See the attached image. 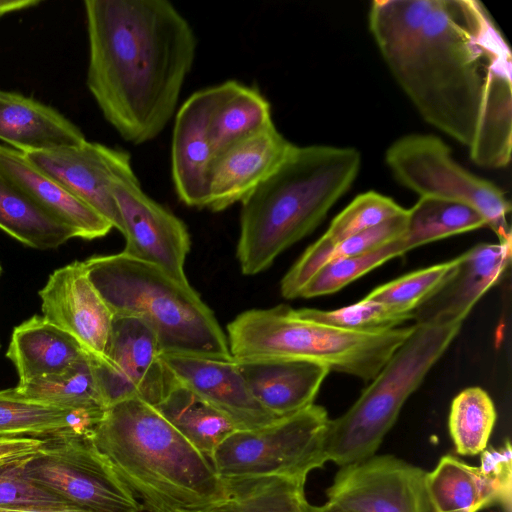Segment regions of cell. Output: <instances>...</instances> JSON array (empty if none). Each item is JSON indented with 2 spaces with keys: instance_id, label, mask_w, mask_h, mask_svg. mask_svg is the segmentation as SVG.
Returning <instances> with one entry per match:
<instances>
[{
  "instance_id": "obj_1",
  "label": "cell",
  "mask_w": 512,
  "mask_h": 512,
  "mask_svg": "<svg viewBox=\"0 0 512 512\" xmlns=\"http://www.w3.org/2000/svg\"><path fill=\"white\" fill-rule=\"evenodd\" d=\"M378 49L422 118L478 166L511 160L510 49L482 3L431 0L423 27Z\"/></svg>"
},
{
  "instance_id": "obj_2",
  "label": "cell",
  "mask_w": 512,
  "mask_h": 512,
  "mask_svg": "<svg viewBox=\"0 0 512 512\" xmlns=\"http://www.w3.org/2000/svg\"><path fill=\"white\" fill-rule=\"evenodd\" d=\"M87 86L127 142L155 139L176 112L197 39L168 0H86Z\"/></svg>"
},
{
  "instance_id": "obj_3",
  "label": "cell",
  "mask_w": 512,
  "mask_h": 512,
  "mask_svg": "<svg viewBox=\"0 0 512 512\" xmlns=\"http://www.w3.org/2000/svg\"><path fill=\"white\" fill-rule=\"evenodd\" d=\"M92 439L142 510L198 512L225 498L211 460L139 398L109 406Z\"/></svg>"
},
{
  "instance_id": "obj_4",
  "label": "cell",
  "mask_w": 512,
  "mask_h": 512,
  "mask_svg": "<svg viewBox=\"0 0 512 512\" xmlns=\"http://www.w3.org/2000/svg\"><path fill=\"white\" fill-rule=\"evenodd\" d=\"M361 155L353 147L295 145L242 202L236 255L244 275L269 268L309 235L353 185Z\"/></svg>"
},
{
  "instance_id": "obj_5",
  "label": "cell",
  "mask_w": 512,
  "mask_h": 512,
  "mask_svg": "<svg viewBox=\"0 0 512 512\" xmlns=\"http://www.w3.org/2000/svg\"><path fill=\"white\" fill-rule=\"evenodd\" d=\"M83 263L113 315L143 321L156 335L162 353L233 359L226 333L190 285L122 252L93 256Z\"/></svg>"
},
{
  "instance_id": "obj_6",
  "label": "cell",
  "mask_w": 512,
  "mask_h": 512,
  "mask_svg": "<svg viewBox=\"0 0 512 512\" xmlns=\"http://www.w3.org/2000/svg\"><path fill=\"white\" fill-rule=\"evenodd\" d=\"M415 325L358 332L327 325L286 304L250 309L227 325L235 361L294 359L370 382L412 334Z\"/></svg>"
},
{
  "instance_id": "obj_7",
  "label": "cell",
  "mask_w": 512,
  "mask_h": 512,
  "mask_svg": "<svg viewBox=\"0 0 512 512\" xmlns=\"http://www.w3.org/2000/svg\"><path fill=\"white\" fill-rule=\"evenodd\" d=\"M414 325L412 334L352 406L330 419L324 440L326 461L343 467L375 455L404 403L447 351L463 323Z\"/></svg>"
},
{
  "instance_id": "obj_8",
  "label": "cell",
  "mask_w": 512,
  "mask_h": 512,
  "mask_svg": "<svg viewBox=\"0 0 512 512\" xmlns=\"http://www.w3.org/2000/svg\"><path fill=\"white\" fill-rule=\"evenodd\" d=\"M330 418L312 404L262 427L235 430L213 452L211 463L220 478L279 476L306 481L322 468Z\"/></svg>"
},
{
  "instance_id": "obj_9",
  "label": "cell",
  "mask_w": 512,
  "mask_h": 512,
  "mask_svg": "<svg viewBox=\"0 0 512 512\" xmlns=\"http://www.w3.org/2000/svg\"><path fill=\"white\" fill-rule=\"evenodd\" d=\"M385 162L400 185L420 197L441 198L472 207L484 217L499 242H512L507 221L511 205L505 192L462 167L439 137L402 136L386 150Z\"/></svg>"
},
{
  "instance_id": "obj_10",
  "label": "cell",
  "mask_w": 512,
  "mask_h": 512,
  "mask_svg": "<svg viewBox=\"0 0 512 512\" xmlns=\"http://www.w3.org/2000/svg\"><path fill=\"white\" fill-rule=\"evenodd\" d=\"M45 440L37 454L22 462L30 480L87 512L142 511L92 433L68 431Z\"/></svg>"
},
{
  "instance_id": "obj_11",
  "label": "cell",
  "mask_w": 512,
  "mask_h": 512,
  "mask_svg": "<svg viewBox=\"0 0 512 512\" xmlns=\"http://www.w3.org/2000/svg\"><path fill=\"white\" fill-rule=\"evenodd\" d=\"M161 355L156 335L143 321L114 316L104 357L88 355L107 408L129 398L157 405L175 383Z\"/></svg>"
},
{
  "instance_id": "obj_12",
  "label": "cell",
  "mask_w": 512,
  "mask_h": 512,
  "mask_svg": "<svg viewBox=\"0 0 512 512\" xmlns=\"http://www.w3.org/2000/svg\"><path fill=\"white\" fill-rule=\"evenodd\" d=\"M112 194L126 241L122 253L190 285L184 271L191 245L185 223L148 196L135 173L115 179Z\"/></svg>"
},
{
  "instance_id": "obj_13",
  "label": "cell",
  "mask_w": 512,
  "mask_h": 512,
  "mask_svg": "<svg viewBox=\"0 0 512 512\" xmlns=\"http://www.w3.org/2000/svg\"><path fill=\"white\" fill-rule=\"evenodd\" d=\"M425 474L395 456L374 455L340 467L327 501L355 512H431Z\"/></svg>"
},
{
  "instance_id": "obj_14",
  "label": "cell",
  "mask_w": 512,
  "mask_h": 512,
  "mask_svg": "<svg viewBox=\"0 0 512 512\" xmlns=\"http://www.w3.org/2000/svg\"><path fill=\"white\" fill-rule=\"evenodd\" d=\"M431 512H480L501 505L511 512V444L486 448L480 466H471L452 455L441 457L425 474Z\"/></svg>"
},
{
  "instance_id": "obj_15",
  "label": "cell",
  "mask_w": 512,
  "mask_h": 512,
  "mask_svg": "<svg viewBox=\"0 0 512 512\" xmlns=\"http://www.w3.org/2000/svg\"><path fill=\"white\" fill-rule=\"evenodd\" d=\"M24 154L38 169L122 232L112 184L115 179L134 173L131 157L126 151L85 140L75 146Z\"/></svg>"
},
{
  "instance_id": "obj_16",
  "label": "cell",
  "mask_w": 512,
  "mask_h": 512,
  "mask_svg": "<svg viewBox=\"0 0 512 512\" xmlns=\"http://www.w3.org/2000/svg\"><path fill=\"white\" fill-rule=\"evenodd\" d=\"M39 296L47 321L75 338L89 356L104 357L114 315L88 278L83 262L56 269Z\"/></svg>"
},
{
  "instance_id": "obj_17",
  "label": "cell",
  "mask_w": 512,
  "mask_h": 512,
  "mask_svg": "<svg viewBox=\"0 0 512 512\" xmlns=\"http://www.w3.org/2000/svg\"><path fill=\"white\" fill-rule=\"evenodd\" d=\"M217 87L194 92L175 114L171 143V175L179 200L187 206L206 208L209 182L216 157L211 114Z\"/></svg>"
},
{
  "instance_id": "obj_18",
  "label": "cell",
  "mask_w": 512,
  "mask_h": 512,
  "mask_svg": "<svg viewBox=\"0 0 512 512\" xmlns=\"http://www.w3.org/2000/svg\"><path fill=\"white\" fill-rule=\"evenodd\" d=\"M176 382L228 417L237 430H251L278 419L250 393L234 359L162 353Z\"/></svg>"
},
{
  "instance_id": "obj_19",
  "label": "cell",
  "mask_w": 512,
  "mask_h": 512,
  "mask_svg": "<svg viewBox=\"0 0 512 512\" xmlns=\"http://www.w3.org/2000/svg\"><path fill=\"white\" fill-rule=\"evenodd\" d=\"M511 246L512 242L481 243L460 254L452 273L414 311L415 324L463 323L508 269Z\"/></svg>"
},
{
  "instance_id": "obj_20",
  "label": "cell",
  "mask_w": 512,
  "mask_h": 512,
  "mask_svg": "<svg viewBox=\"0 0 512 512\" xmlns=\"http://www.w3.org/2000/svg\"><path fill=\"white\" fill-rule=\"evenodd\" d=\"M294 146L272 124L217 154L206 208L220 212L241 203L284 162Z\"/></svg>"
},
{
  "instance_id": "obj_21",
  "label": "cell",
  "mask_w": 512,
  "mask_h": 512,
  "mask_svg": "<svg viewBox=\"0 0 512 512\" xmlns=\"http://www.w3.org/2000/svg\"><path fill=\"white\" fill-rule=\"evenodd\" d=\"M255 400L277 418L310 405L330 373L323 365L294 359L236 361Z\"/></svg>"
},
{
  "instance_id": "obj_22",
  "label": "cell",
  "mask_w": 512,
  "mask_h": 512,
  "mask_svg": "<svg viewBox=\"0 0 512 512\" xmlns=\"http://www.w3.org/2000/svg\"><path fill=\"white\" fill-rule=\"evenodd\" d=\"M0 172L40 208L74 230L77 238H101L113 229L106 218L38 169L24 153L2 144Z\"/></svg>"
},
{
  "instance_id": "obj_23",
  "label": "cell",
  "mask_w": 512,
  "mask_h": 512,
  "mask_svg": "<svg viewBox=\"0 0 512 512\" xmlns=\"http://www.w3.org/2000/svg\"><path fill=\"white\" fill-rule=\"evenodd\" d=\"M405 212L393 199L369 191L356 196L330 223L283 276L281 295L298 298L306 282L327 263L331 252L347 239Z\"/></svg>"
},
{
  "instance_id": "obj_24",
  "label": "cell",
  "mask_w": 512,
  "mask_h": 512,
  "mask_svg": "<svg viewBox=\"0 0 512 512\" xmlns=\"http://www.w3.org/2000/svg\"><path fill=\"white\" fill-rule=\"evenodd\" d=\"M0 140L30 153L75 146L86 139L78 126L51 106L0 90Z\"/></svg>"
},
{
  "instance_id": "obj_25",
  "label": "cell",
  "mask_w": 512,
  "mask_h": 512,
  "mask_svg": "<svg viewBox=\"0 0 512 512\" xmlns=\"http://www.w3.org/2000/svg\"><path fill=\"white\" fill-rule=\"evenodd\" d=\"M6 357L14 364L18 383L64 374L88 354L70 334L34 315L13 329Z\"/></svg>"
},
{
  "instance_id": "obj_26",
  "label": "cell",
  "mask_w": 512,
  "mask_h": 512,
  "mask_svg": "<svg viewBox=\"0 0 512 512\" xmlns=\"http://www.w3.org/2000/svg\"><path fill=\"white\" fill-rule=\"evenodd\" d=\"M104 413L60 409L29 399L15 387L0 390V438L45 439L68 431L92 433Z\"/></svg>"
},
{
  "instance_id": "obj_27",
  "label": "cell",
  "mask_w": 512,
  "mask_h": 512,
  "mask_svg": "<svg viewBox=\"0 0 512 512\" xmlns=\"http://www.w3.org/2000/svg\"><path fill=\"white\" fill-rule=\"evenodd\" d=\"M211 133L216 155L232 144L271 126L269 101L255 87L228 80L216 85Z\"/></svg>"
},
{
  "instance_id": "obj_28",
  "label": "cell",
  "mask_w": 512,
  "mask_h": 512,
  "mask_svg": "<svg viewBox=\"0 0 512 512\" xmlns=\"http://www.w3.org/2000/svg\"><path fill=\"white\" fill-rule=\"evenodd\" d=\"M225 498L198 512H314L303 480L258 476L221 478Z\"/></svg>"
},
{
  "instance_id": "obj_29",
  "label": "cell",
  "mask_w": 512,
  "mask_h": 512,
  "mask_svg": "<svg viewBox=\"0 0 512 512\" xmlns=\"http://www.w3.org/2000/svg\"><path fill=\"white\" fill-rule=\"evenodd\" d=\"M156 410L199 452L208 457L237 428L219 410L176 382Z\"/></svg>"
},
{
  "instance_id": "obj_30",
  "label": "cell",
  "mask_w": 512,
  "mask_h": 512,
  "mask_svg": "<svg viewBox=\"0 0 512 512\" xmlns=\"http://www.w3.org/2000/svg\"><path fill=\"white\" fill-rule=\"evenodd\" d=\"M0 229L22 244L53 249L77 235L40 208L17 185L0 172Z\"/></svg>"
},
{
  "instance_id": "obj_31",
  "label": "cell",
  "mask_w": 512,
  "mask_h": 512,
  "mask_svg": "<svg viewBox=\"0 0 512 512\" xmlns=\"http://www.w3.org/2000/svg\"><path fill=\"white\" fill-rule=\"evenodd\" d=\"M487 227L484 217L472 207L435 197H420L407 209L403 234L408 250L447 237Z\"/></svg>"
},
{
  "instance_id": "obj_32",
  "label": "cell",
  "mask_w": 512,
  "mask_h": 512,
  "mask_svg": "<svg viewBox=\"0 0 512 512\" xmlns=\"http://www.w3.org/2000/svg\"><path fill=\"white\" fill-rule=\"evenodd\" d=\"M15 389L23 396L60 409L104 411L89 356L64 374L18 383Z\"/></svg>"
},
{
  "instance_id": "obj_33",
  "label": "cell",
  "mask_w": 512,
  "mask_h": 512,
  "mask_svg": "<svg viewBox=\"0 0 512 512\" xmlns=\"http://www.w3.org/2000/svg\"><path fill=\"white\" fill-rule=\"evenodd\" d=\"M497 412L489 394L480 387L461 391L452 401L449 431L455 451L463 456L482 453L496 423Z\"/></svg>"
},
{
  "instance_id": "obj_34",
  "label": "cell",
  "mask_w": 512,
  "mask_h": 512,
  "mask_svg": "<svg viewBox=\"0 0 512 512\" xmlns=\"http://www.w3.org/2000/svg\"><path fill=\"white\" fill-rule=\"evenodd\" d=\"M402 236L370 252L326 263L302 287L298 298L338 292L387 261L409 252Z\"/></svg>"
},
{
  "instance_id": "obj_35",
  "label": "cell",
  "mask_w": 512,
  "mask_h": 512,
  "mask_svg": "<svg viewBox=\"0 0 512 512\" xmlns=\"http://www.w3.org/2000/svg\"><path fill=\"white\" fill-rule=\"evenodd\" d=\"M300 311L312 320L358 332L393 329L414 317L411 310L365 297L352 305L335 310L300 308Z\"/></svg>"
},
{
  "instance_id": "obj_36",
  "label": "cell",
  "mask_w": 512,
  "mask_h": 512,
  "mask_svg": "<svg viewBox=\"0 0 512 512\" xmlns=\"http://www.w3.org/2000/svg\"><path fill=\"white\" fill-rule=\"evenodd\" d=\"M459 261L460 255L451 260L400 276L376 287L365 298L399 306L414 312L441 286Z\"/></svg>"
},
{
  "instance_id": "obj_37",
  "label": "cell",
  "mask_w": 512,
  "mask_h": 512,
  "mask_svg": "<svg viewBox=\"0 0 512 512\" xmlns=\"http://www.w3.org/2000/svg\"><path fill=\"white\" fill-rule=\"evenodd\" d=\"M23 461L0 466V507L75 508L66 500L30 480L23 471Z\"/></svg>"
},
{
  "instance_id": "obj_38",
  "label": "cell",
  "mask_w": 512,
  "mask_h": 512,
  "mask_svg": "<svg viewBox=\"0 0 512 512\" xmlns=\"http://www.w3.org/2000/svg\"><path fill=\"white\" fill-rule=\"evenodd\" d=\"M45 439L32 437L0 438V466L17 463L37 454Z\"/></svg>"
},
{
  "instance_id": "obj_39",
  "label": "cell",
  "mask_w": 512,
  "mask_h": 512,
  "mask_svg": "<svg viewBox=\"0 0 512 512\" xmlns=\"http://www.w3.org/2000/svg\"><path fill=\"white\" fill-rule=\"evenodd\" d=\"M41 3L39 0H0V17L13 12L29 9Z\"/></svg>"
},
{
  "instance_id": "obj_40",
  "label": "cell",
  "mask_w": 512,
  "mask_h": 512,
  "mask_svg": "<svg viewBox=\"0 0 512 512\" xmlns=\"http://www.w3.org/2000/svg\"><path fill=\"white\" fill-rule=\"evenodd\" d=\"M0 512H87L77 508L67 509H35V508H3L0 507Z\"/></svg>"
},
{
  "instance_id": "obj_41",
  "label": "cell",
  "mask_w": 512,
  "mask_h": 512,
  "mask_svg": "<svg viewBox=\"0 0 512 512\" xmlns=\"http://www.w3.org/2000/svg\"><path fill=\"white\" fill-rule=\"evenodd\" d=\"M314 512H355L342 508L334 503L327 501L321 506H314Z\"/></svg>"
},
{
  "instance_id": "obj_42",
  "label": "cell",
  "mask_w": 512,
  "mask_h": 512,
  "mask_svg": "<svg viewBox=\"0 0 512 512\" xmlns=\"http://www.w3.org/2000/svg\"><path fill=\"white\" fill-rule=\"evenodd\" d=\"M1 273H2V266H1V264H0V276H1Z\"/></svg>"
}]
</instances>
